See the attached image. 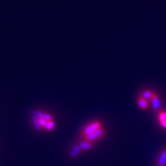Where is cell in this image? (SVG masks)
<instances>
[{
	"label": "cell",
	"instance_id": "cell-1",
	"mask_svg": "<svg viewBox=\"0 0 166 166\" xmlns=\"http://www.w3.org/2000/svg\"><path fill=\"white\" fill-rule=\"evenodd\" d=\"M102 128V122L98 120L93 121L92 122H90L89 124H88L87 125H85V128L83 129V130L81 132V136L85 139L86 136L89 135L90 134L93 133L94 132L97 131L98 129Z\"/></svg>",
	"mask_w": 166,
	"mask_h": 166
},
{
	"label": "cell",
	"instance_id": "cell-2",
	"mask_svg": "<svg viewBox=\"0 0 166 166\" xmlns=\"http://www.w3.org/2000/svg\"><path fill=\"white\" fill-rule=\"evenodd\" d=\"M106 129H103V128H101V129H98L97 131L94 132L93 133L90 134L89 135H88L85 138V139L86 141H91V142H95L96 141H98L101 139L106 136Z\"/></svg>",
	"mask_w": 166,
	"mask_h": 166
},
{
	"label": "cell",
	"instance_id": "cell-3",
	"mask_svg": "<svg viewBox=\"0 0 166 166\" xmlns=\"http://www.w3.org/2000/svg\"><path fill=\"white\" fill-rule=\"evenodd\" d=\"M150 100L152 101V106H153L154 109L156 111L159 110L160 108H161V102H160L159 96H158L156 93H154L152 98Z\"/></svg>",
	"mask_w": 166,
	"mask_h": 166
},
{
	"label": "cell",
	"instance_id": "cell-4",
	"mask_svg": "<svg viewBox=\"0 0 166 166\" xmlns=\"http://www.w3.org/2000/svg\"><path fill=\"white\" fill-rule=\"evenodd\" d=\"M138 105L139 106V107L143 109V110H146L148 108V103L147 99H145V98H143L142 96L140 95V96L138 97Z\"/></svg>",
	"mask_w": 166,
	"mask_h": 166
},
{
	"label": "cell",
	"instance_id": "cell-5",
	"mask_svg": "<svg viewBox=\"0 0 166 166\" xmlns=\"http://www.w3.org/2000/svg\"><path fill=\"white\" fill-rule=\"evenodd\" d=\"M79 145V146H80V148L82 149V151H84V150H89L91 149V148H92L94 143L93 142H91V141H86V140H85V141H81Z\"/></svg>",
	"mask_w": 166,
	"mask_h": 166
},
{
	"label": "cell",
	"instance_id": "cell-6",
	"mask_svg": "<svg viewBox=\"0 0 166 166\" xmlns=\"http://www.w3.org/2000/svg\"><path fill=\"white\" fill-rule=\"evenodd\" d=\"M81 151H82V149L80 148V146H79V144L75 145V146L73 147L72 150V152H70L71 156H72V158H76L77 156L79 155V154L81 152Z\"/></svg>",
	"mask_w": 166,
	"mask_h": 166
},
{
	"label": "cell",
	"instance_id": "cell-7",
	"mask_svg": "<svg viewBox=\"0 0 166 166\" xmlns=\"http://www.w3.org/2000/svg\"><path fill=\"white\" fill-rule=\"evenodd\" d=\"M155 93V92H153L152 91H151V90H148V89H146V90H144L141 93V96H142L143 98H145V99H151L152 97V96H153V94Z\"/></svg>",
	"mask_w": 166,
	"mask_h": 166
},
{
	"label": "cell",
	"instance_id": "cell-8",
	"mask_svg": "<svg viewBox=\"0 0 166 166\" xmlns=\"http://www.w3.org/2000/svg\"><path fill=\"white\" fill-rule=\"evenodd\" d=\"M159 165H166V149L163 150L161 153V155L158 158V160Z\"/></svg>",
	"mask_w": 166,
	"mask_h": 166
},
{
	"label": "cell",
	"instance_id": "cell-9",
	"mask_svg": "<svg viewBox=\"0 0 166 166\" xmlns=\"http://www.w3.org/2000/svg\"><path fill=\"white\" fill-rule=\"evenodd\" d=\"M32 121H33L34 125H35V129H37V130H41L42 127L40 126L39 122V118H38L37 115L35 114H34L33 115H32Z\"/></svg>",
	"mask_w": 166,
	"mask_h": 166
},
{
	"label": "cell",
	"instance_id": "cell-10",
	"mask_svg": "<svg viewBox=\"0 0 166 166\" xmlns=\"http://www.w3.org/2000/svg\"><path fill=\"white\" fill-rule=\"evenodd\" d=\"M54 128H55V122L52 120L49 121L48 122H47V124H46V126L45 127V129H46V130H48V131H51V130H52Z\"/></svg>",
	"mask_w": 166,
	"mask_h": 166
},
{
	"label": "cell",
	"instance_id": "cell-11",
	"mask_svg": "<svg viewBox=\"0 0 166 166\" xmlns=\"http://www.w3.org/2000/svg\"><path fill=\"white\" fill-rule=\"evenodd\" d=\"M158 119L160 122H163L166 121V112H160L158 114Z\"/></svg>",
	"mask_w": 166,
	"mask_h": 166
},
{
	"label": "cell",
	"instance_id": "cell-12",
	"mask_svg": "<svg viewBox=\"0 0 166 166\" xmlns=\"http://www.w3.org/2000/svg\"><path fill=\"white\" fill-rule=\"evenodd\" d=\"M39 122L40 126L42 128H45L46 126V124H47V121L46 119H44V118H39Z\"/></svg>",
	"mask_w": 166,
	"mask_h": 166
},
{
	"label": "cell",
	"instance_id": "cell-13",
	"mask_svg": "<svg viewBox=\"0 0 166 166\" xmlns=\"http://www.w3.org/2000/svg\"><path fill=\"white\" fill-rule=\"evenodd\" d=\"M43 118H44V119H46L47 122H49V121L52 120V116L49 114V113H46V112H44Z\"/></svg>",
	"mask_w": 166,
	"mask_h": 166
},
{
	"label": "cell",
	"instance_id": "cell-14",
	"mask_svg": "<svg viewBox=\"0 0 166 166\" xmlns=\"http://www.w3.org/2000/svg\"><path fill=\"white\" fill-rule=\"evenodd\" d=\"M161 124H162V126H163L166 129V121H165L163 122H161Z\"/></svg>",
	"mask_w": 166,
	"mask_h": 166
},
{
	"label": "cell",
	"instance_id": "cell-15",
	"mask_svg": "<svg viewBox=\"0 0 166 166\" xmlns=\"http://www.w3.org/2000/svg\"><path fill=\"white\" fill-rule=\"evenodd\" d=\"M158 166H165V165H158Z\"/></svg>",
	"mask_w": 166,
	"mask_h": 166
}]
</instances>
